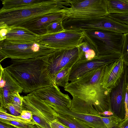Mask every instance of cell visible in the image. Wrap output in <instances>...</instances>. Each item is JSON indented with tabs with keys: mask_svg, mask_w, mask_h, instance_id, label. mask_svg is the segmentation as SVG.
<instances>
[{
	"mask_svg": "<svg viewBox=\"0 0 128 128\" xmlns=\"http://www.w3.org/2000/svg\"><path fill=\"white\" fill-rule=\"evenodd\" d=\"M7 109L12 115L18 116L20 115L22 112V108L12 103L9 104L6 106Z\"/></svg>",
	"mask_w": 128,
	"mask_h": 128,
	"instance_id": "28",
	"label": "cell"
},
{
	"mask_svg": "<svg viewBox=\"0 0 128 128\" xmlns=\"http://www.w3.org/2000/svg\"><path fill=\"white\" fill-rule=\"evenodd\" d=\"M0 62L6 58H8L6 56L1 52L0 51Z\"/></svg>",
	"mask_w": 128,
	"mask_h": 128,
	"instance_id": "36",
	"label": "cell"
},
{
	"mask_svg": "<svg viewBox=\"0 0 128 128\" xmlns=\"http://www.w3.org/2000/svg\"><path fill=\"white\" fill-rule=\"evenodd\" d=\"M65 18V14L63 12L48 14L22 27L26 28L39 36L47 33L46 28L50 23L58 20H64Z\"/></svg>",
	"mask_w": 128,
	"mask_h": 128,
	"instance_id": "15",
	"label": "cell"
},
{
	"mask_svg": "<svg viewBox=\"0 0 128 128\" xmlns=\"http://www.w3.org/2000/svg\"><path fill=\"white\" fill-rule=\"evenodd\" d=\"M72 62L67 66L60 70L56 75L54 82L58 86L64 88L69 83V78L71 68L77 62Z\"/></svg>",
	"mask_w": 128,
	"mask_h": 128,
	"instance_id": "21",
	"label": "cell"
},
{
	"mask_svg": "<svg viewBox=\"0 0 128 128\" xmlns=\"http://www.w3.org/2000/svg\"><path fill=\"white\" fill-rule=\"evenodd\" d=\"M65 29L61 32L46 34L39 36L38 42L56 50L67 49L78 46L83 39L84 31Z\"/></svg>",
	"mask_w": 128,
	"mask_h": 128,
	"instance_id": "8",
	"label": "cell"
},
{
	"mask_svg": "<svg viewBox=\"0 0 128 128\" xmlns=\"http://www.w3.org/2000/svg\"></svg>",
	"mask_w": 128,
	"mask_h": 128,
	"instance_id": "38",
	"label": "cell"
},
{
	"mask_svg": "<svg viewBox=\"0 0 128 128\" xmlns=\"http://www.w3.org/2000/svg\"><path fill=\"white\" fill-rule=\"evenodd\" d=\"M28 128H42L36 124H28Z\"/></svg>",
	"mask_w": 128,
	"mask_h": 128,
	"instance_id": "37",
	"label": "cell"
},
{
	"mask_svg": "<svg viewBox=\"0 0 128 128\" xmlns=\"http://www.w3.org/2000/svg\"><path fill=\"white\" fill-rule=\"evenodd\" d=\"M22 110L30 111L32 121L42 128H51L50 124L56 119L58 113L33 93L23 96Z\"/></svg>",
	"mask_w": 128,
	"mask_h": 128,
	"instance_id": "6",
	"label": "cell"
},
{
	"mask_svg": "<svg viewBox=\"0 0 128 128\" xmlns=\"http://www.w3.org/2000/svg\"><path fill=\"white\" fill-rule=\"evenodd\" d=\"M56 117L59 120L70 128H92L69 115L58 114Z\"/></svg>",
	"mask_w": 128,
	"mask_h": 128,
	"instance_id": "22",
	"label": "cell"
},
{
	"mask_svg": "<svg viewBox=\"0 0 128 128\" xmlns=\"http://www.w3.org/2000/svg\"><path fill=\"white\" fill-rule=\"evenodd\" d=\"M64 89L72 96L80 98L92 105L100 116L105 111H111L110 93L101 84H78L71 82Z\"/></svg>",
	"mask_w": 128,
	"mask_h": 128,
	"instance_id": "3",
	"label": "cell"
},
{
	"mask_svg": "<svg viewBox=\"0 0 128 128\" xmlns=\"http://www.w3.org/2000/svg\"><path fill=\"white\" fill-rule=\"evenodd\" d=\"M61 20L54 22L50 24L46 27V34L56 33L65 30L63 26V21Z\"/></svg>",
	"mask_w": 128,
	"mask_h": 128,
	"instance_id": "25",
	"label": "cell"
},
{
	"mask_svg": "<svg viewBox=\"0 0 128 128\" xmlns=\"http://www.w3.org/2000/svg\"><path fill=\"white\" fill-rule=\"evenodd\" d=\"M0 107L6 109L12 103L15 94L22 93V88L8 72L0 64Z\"/></svg>",
	"mask_w": 128,
	"mask_h": 128,
	"instance_id": "12",
	"label": "cell"
},
{
	"mask_svg": "<svg viewBox=\"0 0 128 128\" xmlns=\"http://www.w3.org/2000/svg\"><path fill=\"white\" fill-rule=\"evenodd\" d=\"M123 43L121 56L125 63L128 65V32L124 34Z\"/></svg>",
	"mask_w": 128,
	"mask_h": 128,
	"instance_id": "26",
	"label": "cell"
},
{
	"mask_svg": "<svg viewBox=\"0 0 128 128\" xmlns=\"http://www.w3.org/2000/svg\"><path fill=\"white\" fill-rule=\"evenodd\" d=\"M8 27L6 40L17 41H38L39 36L24 27Z\"/></svg>",
	"mask_w": 128,
	"mask_h": 128,
	"instance_id": "18",
	"label": "cell"
},
{
	"mask_svg": "<svg viewBox=\"0 0 128 128\" xmlns=\"http://www.w3.org/2000/svg\"><path fill=\"white\" fill-rule=\"evenodd\" d=\"M0 51L12 59H27L48 55L56 50L38 41H17L5 39L0 41Z\"/></svg>",
	"mask_w": 128,
	"mask_h": 128,
	"instance_id": "4",
	"label": "cell"
},
{
	"mask_svg": "<svg viewBox=\"0 0 128 128\" xmlns=\"http://www.w3.org/2000/svg\"><path fill=\"white\" fill-rule=\"evenodd\" d=\"M0 122L12 125L18 128H28L29 124L16 121L6 120L0 118Z\"/></svg>",
	"mask_w": 128,
	"mask_h": 128,
	"instance_id": "29",
	"label": "cell"
},
{
	"mask_svg": "<svg viewBox=\"0 0 128 128\" xmlns=\"http://www.w3.org/2000/svg\"><path fill=\"white\" fill-rule=\"evenodd\" d=\"M109 14H128V0H107Z\"/></svg>",
	"mask_w": 128,
	"mask_h": 128,
	"instance_id": "20",
	"label": "cell"
},
{
	"mask_svg": "<svg viewBox=\"0 0 128 128\" xmlns=\"http://www.w3.org/2000/svg\"><path fill=\"white\" fill-rule=\"evenodd\" d=\"M0 128H18L12 125L0 122Z\"/></svg>",
	"mask_w": 128,
	"mask_h": 128,
	"instance_id": "35",
	"label": "cell"
},
{
	"mask_svg": "<svg viewBox=\"0 0 128 128\" xmlns=\"http://www.w3.org/2000/svg\"><path fill=\"white\" fill-rule=\"evenodd\" d=\"M0 118L4 120L16 121L26 124H36L32 122H30L6 112L4 109L0 108Z\"/></svg>",
	"mask_w": 128,
	"mask_h": 128,
	"instance_id": "24",
	"label": "cell"
},
{
	"mask_svg": "<svg viewBox=\"0 0 128 128\" xmlns=\"http://www.w3.org/2000/svg\"><path fill=\"white\" fill-rule=\"evenodd\" d=\"M17 116L28 122H34L32 121V114L30 111L26 110H22L20 115Z\"/></svg>",
	"mask_w": 128,
	"mask_h": 128,
	"instance_id": "30",
	"label": "cell"
},
{
	"mask_svg": "<svg viewBox=\"0 0 128 128\" xmlns=\"http://www.w3.org/2000/svg\"><path fill=\"white\" fill-rule=\"evenodd\" d=\"M68 6L62 10L65 19H85L108 16L107 0H68Z\"/></svg>",
	"mask_w": 128,
	"mask_h": 128,
	"instance_id": "5",
	"label": "cell"
},
{
	"mask_svg": "<svg viewBox=\"0 0 128 128\" xmlns=\"http://www.w3.org/2000/svg\"><path fill=\"white\" fill-rule=\"evenodd\" d=\"M100 118L107 128H118L120 124L124 120L115 116Z\"/></svg>",
	"mask_w": 128,
	"mask_h": 128,
	"instance_id": "23",
	"label": "cell"
},
{
	"mask_svg": "<svg viewBox=\"0 0 128 128\" xmlns=\"http://www.w3.org/2000/svg\"><path fill=\"white\" fill-rule=\"evenodd\" d=\"M32 92L54 110L59 107L70 108V107L72 99L68 94L63 93L55 85L39 88Z\"/></svg>",
	"mask_w": 128,
	"mask_h": 128,
	"instance_id": "11",
	"label": "cell"
},
{
	"mask_svg": "<svg viewBox=\"0 0 128 128\" xmlns=\"http://www.w3.org/2000/svg\"><path fill=\"white\" fill-rule=\"evenodd\" d=\"M121 56L120 54L98 55L86 61L78 60L72 66L70 72L69 81L76 80L86 73L113 62Z\"/></svg>",
	"mask_w": 128,
	"mask_h": 128,
	"instance_id": "9",
	"label": "cell"
},
{
	"mask_svg": "<svg viewBox=\"0 0 128 128\" xmlns=\"http://www.w3.org/2000/svg\"><path fill=\"white\" fill-rule=\"evenodd\" d=\"M66 5V0H46L33 6L0 12V28L23 27L44 15L62 12Z\"/></svg>",
	"mask_w": 128,
	"mask_h": 128,
	"instance_id": "2",
	"label": "cell"
},
{
	"mask_svg": "<svg viewBox=\"0 0 128 128\" xmlns=\"http://www.w3.org/2000/svg\"><path fill=\"white\" fill-rule=\"evenodd\" d=\"M48 54L27 59H12V64L4 68L22 88V92L32 93L54 84L49 70Z\"/></svg>",
	"mask_w": 128,
	"mask_h": 128,
	"instance_id": "1",
	"label": "cell"
},
{
	"mask_svg": "<svg viewBox=\"0 0 128 128\" xmlns=\"http://www.w3.org/2000/svg\"><path fill=\"white\" fill-rule=\"evenodd\" d=\"M0 29V41H1L6 39V36L8 32V27Z\"/></svg>",
	"mask_w": 128,
	"mask_h": 128,
	"instance_id": "33",
	"label": "cell"
},
{
	"mask_svg": "<svg viewBox=\"0 0 128 128\" xmlns=\"http://www.w3.org/2000/svg\"><path fill=\"white\" fill-rule=\"evenodd\" d=\"M79 55L78 46L67 49L56 50L49 54L48 68L53 81L56 76L60 70L78 60Z\"/></svg>",
	"mask_w": 128,
	"mask_h": 128,
	"instance_id": "10",
	"label": "cell"
},
{
	"mask_svg": "<svg viewBox=\"0 0 128 128\" xmlns=\"http://www.w3.org/2000/svg\"><path fill=\"white\" fill-rule=\"evenodd\" d=\"M108 16L117 22L128 25V14H110Z\"/></svg>",
	"mask_w": 128,
	"mask_h": 128,
	"instance_id": "27",
	"label": "cell"
},
{
	"mask_svg": "<svg viewBox=\"0 0 128 128\" xmlns=\"http://www.w3.org/2000/svg\"><path fill=\"white\" fill-rule=\"evenodd\" d=\"M118 128H128V118L124 120L120 124Z\"/></svg>",
	"mask_w": 128,
	"mask_h": 128,
	"instance_id": "34",
	"label": "cell"
},
{
	"mask_svg": "<svg viewBox=\"0 0 128 128\" xmlns=\"http://www.w3.org/2000/svg\"><path fill=\"white\" fill-rule=\"evenodd\" d=\"M84 32L97 46L98 55L121 54L124 34L105 30Z\"/></svg>",
	"mask_w": 128,
	"mask_h": 128,
	"instance_id": "7",
	"label": "cell"
},
{
	"mask_svg": "<svg viewBox=\"0 0 128 128\" xmlns=\"http://www.w3.org/2000/svg\"><path fill=\"white\" fill-rule=\"evenodd\" d=\"M23 99V96H21L19 93L16 92L14 96L12 103L22 108Z\"/></svg>",
	"mask_w": 128,
	"mask_h": 128,
	"instance_id": "31",
	"label": "cell"
},
{
	"mask_svg": "<svg viewBox=\"0 0 128 128\" xmlns=\"http://www.w3.org/2000/svg\"><path fill=\"white\" fill-rule=\"evenodd\" d=\"M84 32L83 39L78 46L79 52V61L88 60L93 58L98 54L96 45Z\"/></svg>",
	"mask_w": 128,
	"mask_h": 128,
	"instance_id": "17",
	"label": "cell"
},
{
	"mask_svg": "<svg viewBox=\"0 0 128 128\" xmlns=\"http://www.w3.org/2000/svg\"><path fill=\"white\" fill-rule=\"evenodd\" d=\"M128 67L126 66L120 82L112 90L110 96L111 111L114 115L124 120L126 115L125 100L128 85Z\"/></svg>",
	"mask_w": 128,
	"mask_h": 128,
	"instance_id": "13",
	"label": "cell"
},
{
	"mask_svg": "<svg viewBox=\"0 0 128 128\" xmlns=\"http://www.w3.org/2000/svg\"><path fill=\"white\" fill-rule=\"evenodd\" d=\"M54 110L58 114L74 116L92 128H107L100 116L76 112L71 111L69 108L63 107L58 108Z\"/></svg>",
	"mask_w": 128,
	"mask_h": 128,
	"instance_id": "16",
	"label": "cell"
},
{
	"mask_svg": "<svg viewBox=\"0 0 128 128\" xmlns=\"http://www.w3.org/2000/svg\"><path fill=\"white\" fill-rule=\"evenodd\" d=\"M126 64L121 56L106 66L102 82L104 88L111 93L119 85L124 73Z\"/></svg>",
	"mask_w": 128,
	"mask_h": 128,
	"instance_id": "14",
	"label": "cell"
},
{
	"mask_svg": "<svg viewBox=\"0 0 128 128\" xmlns=\"http://www.w3.org/2000/svg\"><path fill=\"white\" fill-rule=\"evenodd\" d=\"M50 126L51 128H70L57 118L50 124Z\"/></svg>",
	"mask_w": 128,
	"mask_h": 128,
	"instance_id": "32",
	"label": "cell"
},
{
	"mask_svg": "<svg viewBox=\"0 0 128 128\" xmlns=\"http://www.w3.org/2000/svg\"><path fill=\"white\" fill-rule=\"evenodd\" d=\"M3 6L0 12L21 10L40 4L46 0H1Z\"/></svg>",
	"mask_w": 128,
	"mask_h": 128,
	"instance_id": "19",
	"label": "cell"
}]
</instances>
